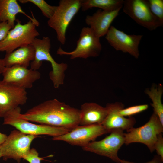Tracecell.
<instances>
[{"instance_id": "obj_1", "label": "cell", "mask_w": 163, "mask_h": 163, "mask_svg": "<svg viewBox=\"0 0 163 163\" xmlns=\"http://www.w3.org/2000/svg\"><path fill=\"white\" fill-rule=\"evenodd\" d=\"M21 116L28 121L71 130L79 125L81 112L80 109L53 99L35 106Z\"/></svg>"}, {"instance_id": "obj_2", "label": "cell", "mask_w": 163, "mask_h": 163, "mask_svg": "<svg viewBox=\"0 0 163 163\" xmlns=\"http://www.w3.org/2000/svg\"><path fill=\"white\" fill-rule=\"evenodd\" d=\"M35 50L34 60L30 62V69L37 70L42 64L43 61L49 62L51 65L52 70L50 72L49 76L55 88H58L64 84L65 72L68 68L67 64L56 62L51 56L50 40L48 37H43L42 39L35 38L31 44Z\"/></svg>"}, {"instance_id": "obj_3", "label": "cell", "mask_w": 163, "mask_h": 163, "mask_svg": "<svg viewBox=\"0 0 163 163\" xmlns=\"http://www.w3.org/2000/svg\"><path fill=\"white\" fill-rule=\"evenodd\" d=\"M21 110L18 106L8 112L3 117V124L14 126L24 133L36 136L46 135L56 137L70 130L61 127L31 123L21 117Z\"/></svg>"}, {"instance_id": "obj_4", "label": "cell", "mask_w": 163, "mask_h": 163, "mask_svg": "<svg viewBox=\"0 0 163 163\" xmlns=\"http://www.w3.org/2000/svg\"><path fill=\"white\" fill-rule=\"evenodd\" d=\"M16 24L8 32L6 37L0 42V52L10 53L16 49L31 44L39 35L37 24L30 20L24 24L18 19Z\"/></svg>"}, {"instance_id": "obj_5", "label": "cell", "mask_w": 163, "mask_h": 163, "mask_svg": "<svg viewBox=\"0 0 163 163\" xmlns=\"http://www.w3.org/2000/svg\"><path fill=\"white\" fill-rule=\"evenodd\" d=\"M82 0H61L47 24L56 32L58 41L64 45L67 28L81 8Z\"/></svg>"}, {"instance_id": "obj_6", "label": "cell", "mask_w": 163, "mask_h": 163, "mask_svg": "<svg viewBox=\"0 0 163 163\" xmlns=\"http://www.w3.org/2000/svg\"><path fill=\"white\" fill-rule=\"evenodd\" d=\"M124 133L126 145L139 142L146 145L151 152L155 150L154 146L159 134L163 132V125L158 116L153 113L149 121L142 126L133 127Z\"/></svg>"}, {"instance_id": "obj_7", "label": "cell", "mask_w": 163, "mask_h": 163, "mask_svg": "<svg viewBox=\"0 0 163 163\" xmlns=\"http://www.w3.org/2000/svg\"><path fill=\"white\" fill-rule=\"evenodd\" d=\"M37 136L24 133L17 129L12 131L0 146L2 157L6 161L12 158L20 163L28 153L32 141Z\"/></svg>"}, {"instance_id": "obj_8", "label": "cell", "mask_w": 163, "mask_h": 163, "mask_svg": "<svg viewBox=\"0 0 163 163\" xmlns=\"http://www.w3.org/2000/svg\"><path fill=\"white\" fill-rule=\"evenodd\" d=\"M101 49L100 38L89 27H84L82 30L77 42L76 47L74 50L70 52H66L60 47L57 51V53L60 55L70 56L72 59L78 58L85 59L98 56Z\"/></svg>"}, {"instance_id": "obj_9", "label": "cell", "mask_w": 163, "mask_h": 163, "mask_svg": "<svg viewBox=\"0 0 163 163\" xmlns=\"http://www.w3.org/2000/svg\"><path fill=\"white\" fill-rule=\"evenodd\" d=\"M123 11L137 23L150 31L163 25L151 11L147 0H125Z\"/></svg>"}, {"instance_id": "obj_10", "label": "cell", "mask_w": 163, "mask_h": 163, "mask_svg": "<svg viewBox=\"0 0 163 163\" xmlns=\"http://www.w3.org/2000/svg\"><path fill=\"white\" fill-rule=\"evenodd\" d=\"M124 143L123 131L115 130L111 132L109 135L103 139L92 141L82 148L84 151L108 157L116 163H120V158L118 152Z\"/></svg>"}, {"instance_id": "obj_11", "label": "cell", "mask_w": 163, "mask_h": 163, "mask_svg": "<svg viewBox=\"0 0 163 163\" xmlns=\"http://www.w3.org/2000/svg\"><path fill=\"white\" fill-rule=\"evenodd\" d=\"M102 124L78 125L68 133L51 139L54 140L65 142L74 146L82 147L94 141L98 137L107 133Z\"/></svg>"}, {"instance_id": "obj_12", "label": "cell", "mask_w": 163, "mask_h": 163, "mask_svg": "<svg viewBox=\"0 0 163 163\" xmlns=\"http://www.w3.org/2000/svg\"><path fill=\"white\" fill-rule=\"evenodd\" d=\"M105 35L108 43L116 50L129 53L136 58L139 57V46L143 35L128 34L111 26Z\"/></svg>"}, {"instance_id": "obj_13", "label": "cell", "mask_w": 163, "mask_h": 163, "mask_svg": "<svg viewBox=\"0 0 163 163\" xmlns=\"http://www.w3.org/2000/svg\"><path fill=\"white\" fill-rule=\"evenodd\" d=\"M27 97L26 89L0 81V117L12 110L25 104Z\"/></svg>"}, {"instance_id": "obj_14", "label": "cell", "mask_w": 163, "mask_h": 163, "mask_svg": "<svg viewBox=\"0 0 163 163\" xmlns=\"http://www.w3.org/2000/svg\"><path fill=\"white\" fill-rule=\"evenodd\" d=\"M2 80L25 89L31 88L41 77L37 70L28 69L18 65L5 67L2 74Z\"/></svg>"}, {"instance_id": "obj_15", "label": "cell", "mask_w": 163, "mask_h": 163, "mask_svg": "<svg viewBox=\"0 0 163 163\" xmlns=\"http://www.w3.org/2000/svg\"><path fill=\"white\" fill-rule=\"evenodd\" d=\"M107 107L108 113L102 125L107 133H110L115 130L126 131L133 127L136 120L133 117L126 118L120 115L118 111L124 108L123 104L120 102L107 104Z\"/></svg>"}, {"instance_id": "obj_16", "label": "cell", "mask_w": 163, "mask_h": 163, "mask_svg": "<svg viewBox=\"0 0 163 163\" xmlns=\"http://www.w3.org/2000/svg\"><path fill=\"white\" fill-rule=\"evenodd\" d=\"M121 9L112 11L98 9L92 15L86 17L85 23L95 34L100 38L106 35L111 23L119 14Z\"/></svg>"}, {"instance_id": "obj_17", "label": "cell", "mask_w": 163, "mask_h": 163, "mask_svg": "<svg viewBox=\"0 0 163 163\" xmlns=\"http://www.w3.org/2000/svg\"><path fill=\"white\" fill-rule=\"evenodd\" d=\"M79 125L102 124L108 113L107 107L94 102H85L81 107Z\"/></svg>"}, {"instance_id": "obj_18", "label": "cell", "mask_w": 163, "mask_h": 163, "mask_svg": "<svg viewBox=\"0 0 163 163\" xmlns=\"http://www.w3.org/2000/svg\"><path fill=\"white\" fill-rule=\"evenodd\" d=\"M35 50L30 44L18 48L12 52L6 53L3 59L5 67H10L18 65L28 68L35 58Z\"/></svg>"}, {"instance_id": "obj_19", "label": "cell", "mask_w": 163, "mask_h": 163, "mask_svg": "<svg viewBox=\"0 0 163 163\" xmlns=\"http://www.w3.org/2000/svg\"><path fill=\"white\" fill-rule=\"evenodd\" d=\"M31 12L32 18L23 11L16 0H0V23L7 22L13 28L15 25L16 15L18 13L23 14L38 26L39 22Z\"/></svg>"}, {"instance_id": "obj_20", "label": "cell", "mask_w": 163, "mask_h": 163, "mask_svg": "<svg viewBox=\"0 0 163 163\" xmlns=\"http://www.w3.org/2000/svg\"><path fill=\"white\" fill-rule=\"evenodd\" d=\"M123 0H82L81 8L85 11L93 7L98 8L103 11H112L122 8Z\"/></svg>"}, {"instance_id": "obj_21", "label": "cell", "mask_w": 163, "mask_h": 163, "mask_svg": "<svg viewBox=\"0 0 163 163\" xmlns=\"http://www.w3.org/2000/svg\"><path fill=\"white\" fill-rule=\"evenodd\" d=\"M163 92V86L161 84L157 86L153 85L145 91V94L152 102L151 105L153 108L154 113L158 116L163 125V105L161 102Z\"/></svg>"}, {"instance_id": "obj_22", "label": "cell", "mask_w": 163, "mask_h": 163, "mask_svg": "<svg viewBox=\"0 0 163 163\" xmlns=\"http://www.w3.org/2000/svg\"><path fill=\"white\" fill-rule=\"evenodd\" d=\"M22 4L31 2L37 7L41 10L43 14L49 19L53 15L57 6H51L44 0H19Z\"/></svg>"}, {"instance_id": "obj_23", "label": "cell", "mask_w": 163, "mask_h": 163, "mask_svg": "<svg viewBox=\"0 0 163 163\" xmlns=\"http://www.w3.org/2000/svg\"><path fill=\"white\" fill-rule=\"evenodd\" d=\"M148 105L144 104L131 106L127 108H121L118 111L121 116L125 117H132V116L139 113L148 109Z\"/></svg>"}, {"instance_id": "obj_24", "label": "cell", "mask_w": 163, "mask_h": 163, "mask_svg": "<svg viewBox=\"0 0 163 163\" xmlns=\"http://www.w3.org/2000/svg\"><path fill=\"white\" fill-rule=\"evenodd\" d=\"M147 1L152 13L163 22V0H148Z\"/></svg>"}, {"instance_id": "obj_25", "label": "cell", "mask_w": 163, "mask_h": 163, "mask_svg": "<svg viewBox=\"0 0 163 163\" xmlns=\"http://www.w3.org/2000/svg\"><path fill=\"white\" fill-rule=\"evenodd\" d=\"M44 157L39 156V153L34 148L30 149L28 153L23 158V159L29 163H41V161Z\"/></svg>"}, {"instance_id": "obj_26", "label": "cell", "mask_w": 163, "mask_h": 163, "mask_svg": "<svg viewBox=\"0 0 163 163\" xmlns=\"http://www.w3.org/2000/svg\"><path fill=\"white\" fill-rule=\"evenodd\" d=\"M154 149L156 151L157 155L163 160V138L162 133L158 136L157 140L154 145Z\"/></svg>"}, {"instance_id": "obj_27", "label": "cell", "mask_w": 163, "mask_h": 163, "mask_svg": "<svg viewBox=\"0 0 163 163\" xmlns=\"http://www.w3.org/2000/svg\"><path fill=\"white\" fill-rule=\"evenodd\" d=\"M12 28L7 22L0 23V42L5 39Z\"/></svg>"}, {"instance_id": "obj_28", "label": "cell", "mask_w": 163, "mask_h": 163, "mask_svg": "<svg viewBox=\"0 0 163 163\" xmlns=\"http://www.w3.org/2000/svg\"><path fill=\"white\" fill-rule=\"evenodd\" d=\"M163 162L161 157L157 155H155L153 158L150 161L144 163H162ZM120 163H136L132 162L129 161L124 159L120 160Z\"/></svg>"}, {"instance_id": "obj_29", "label": "cell", "mask_w": 163, "mask_h": 163, "mask_svg": "<svg viewBox=\"0 0 163 163\" xmlns=\"http://www.w3.org/2000/svg\"><path fill=\"white\" fill-rule=\"evenodd\" d=\"M5 67L3 59H0V75L2 74Z\"/></svg>"}, {"instance_id": "obj_30", "label": "cell", "mask_w": 163, "mask_h": 163, "mask_svg": "<svg viewBox=\"0 0 163 163\" xmlns=\"http://www.w3.org/2000/svg\"><path fill=\"white\" fill-rule=\"evenodd\" d=\"M7 136L6 134L0 132V146L5 141L7 138Z\"/></svg>"}, {"instance_id": "obj_31", "label": "cell", "mask_w": 163, "mask_h": 163, "mask_svg": "<svg viewBox=\"0 0 163 163\" xmlns=\"http://www.w3.org/2000/svg\"><path fill=\"white\" fill-rule=\"evenodd\" d=\"M2 157V154L0 149V158Z\"/></svg>"}]
</instances>
